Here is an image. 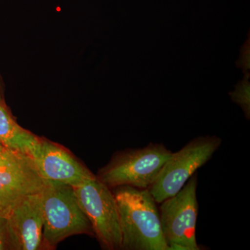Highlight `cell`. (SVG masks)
I'll use <instances>...</instances> for the list:
<instances>
[{"label":"cell","instance_id":"6da1fadb","mask_svg":"<svg viewBox=\"0 0 250 250\" xmlns=\"http://www.w3.org/2000/svg\"><path fill=\"white\" fill-rule=\"evenodd\" d=\"M125 250H167L157 202L148 188H114Z\"/></svg>","mask_w":250,"mask_h":250},{"label":"cell","instance_id":"7a4b0ae2","mask_svg":"<svg viewBox=\"0 0 250 250\" xmlns=\"http://www.w3.org/2000/svg\"><path fill=\"white\" fill-rule=\"evenodd\" d=\"M41 198L42 248L53 249L74 235L93 236L91 224L82 210L72 186L49 182L41 192Z\"/></svg>","mask_w":250,"mask_h":250},{"label":"cell","instance_id":"3957f363","mask_svg":"<svg viewBox=\"0 0 250 250\" xmlns=\"http://www.w3.org/2000/svg\"><path fill=\"white\" fill-rule=\"evenodd\" d=\"M172 153L162 143L128 149L117 154L97 177L111 189L121 186L149 188Z\"/></svg>","mask_w":250,"mask_h":250},{"label":"cell","instance_id":"277c9868","mask_svg":"<svg viewBox=\"0 0 250 250\" xmlns=\"http://www.w3.org/2000/svg\"><path fill=\"white\" fill-rule=\"evenodd\" d=\"M196 172L175 195L161 202V229L167 250H199L196 239L198 216Z\"/></svg>","mask_w":250,"mask_h":250},{"label":"cell","instance_id":"5b68a950","mask_svg":"<svg viewBox=\"0 0 250 250\" xmlns=\"http://www.w3.org/2000/svg\"><path fill=\"white\" fill-rule=\"evenodd\" d=\"M222 144L217 136H199L172 153L155 182L149 188L157 204L175 195L199 168L211 159Z\"/></svg>","mask_w":250,"mask_h":250},{"label":"cell","instance_id":"8992f818","mask_svg":"<svg viewBox=\"0 0 250 250\" xmlns=\"http://www.w3.org/2000/svg\"><path fill=\"white\" fill-rule=\"evenodd\" d=\"M73 188L101 246L108 250H121L119 213L113 190L95 175Z\"/></svg>","mask_w":250,"mask_h":250},{"label":"cell","instance_id":"52a82bcc","mask_svg":"<svg viewBox=\"0 0 250 250\" xmlns=\"http://www.w3.org/2000/svg\"><path fill=\"white\" fill-rule=\"evenodd\" d=\"M41 177L30 154L6 149L0 153V212L6 214L23 197L42 192Z\"/></svg>","mask_w":250,"mask_h":250},{"label":"cell","instance_id":"ba28073f","mask_svg":"<svg viewBox=\"0 0 250 250\" xmlns=\"http://www.w3.org/2000/svg\"><path fill=\"white\" fill-rule=\"evenodd\" d=\"M30 155L44 180L73 186L91 178L94 174L65 148L39 137Z\"/></svg>","mask_w":250,"mask_h":250},{"label":"cell","instance_id":"9c48e42d","mask_svg":"<svg viewBox=\"0 0 250 250\" xmlns=\"http://www.w3.org/2000/svg\"><path fill=\"white\" fill-rule=\"evenodd\" d=\"M6 215L11 250H37L42 248L41 192L23 197Z\"/></svg>","mask_w":250,"mask_h":250},{"label":"cell","instance_id":"30bf717a","mask_svg":"<svg viewBox=\"0 0 250 250\" xmlns=\"http://www.w3.org/2000/svg\"><path fill=\"white\" fill-rule=\"evenodd\" d=\"M39 137L21 127L0 102V143L7 149L31 154Z\"/></svg>","mask_w":250,"mask_h":250},{"label":"cell","instance_id":"8fae6325","mask_svg":"<svg viewBox=\"0 0 250 250\" xmlns=\"http://www.w3.org/2000/svg\"><path fill=\"white\" fill-rule=\"evenodd\" d=\"M250 74L244 75V78L235 85V89L229 93L231 100L239 105L246 119L250 118Z\"/></svg>","mask_w":250,"mask_h":250},{"label":"cell","instance_id":"7c38bea8","mask_svg":"<svg viewBox=\"0 0 250 250\" xmlns=\"http://www.w3.org/2000/svg\"><path fill=\"white\" fill-rule=\"evenodd\" d=\"M236 66L243 70L244 75L250 74V32L248 34V39L242 46L240 52L239 59L236 62Z\"/></svg>","mask_w":250,"mask_h":250},{"label":"cell","instance_id":"4fadbf2b","mask_svg":"<svg viewBox=\"0 0 250 250\" xmlns=\"http://www.w3.org/2000/svg\"><path fill=\"white\" fill-rule=\"evenodd\" d=\"M0 250H11L6 214L0 212Z\"/></svg>","mask_w":250,"mask_h":250},{"label":"cell","instance_id":"5bb4252c","mask_svg":"<svg viewBox=\"0 0 250 250\" xmlns=\"http://www.w3.org/2000/svg\"><path fill=\"white\" fill-rule=\"evenodd\" d=\"M5 149H6V147H5L2 144H1V143H0V153L2 152L3 150H4Z\"/></svg>","mask_w":250,"mask_h":250},{"label":"cell","instance_id":"9a60e30c","mask_svg":"<svg viewBox=\"0 0 250 250\" xmlns=\"http://www.w3.org/2000/svg\"><path fill=\"white\" fill-rule=\"evenodd\" d=\"M0 102H2V100H1V96H0Z\"/></svg>","mask_w":250,"mask_h":250}]
</instances>
